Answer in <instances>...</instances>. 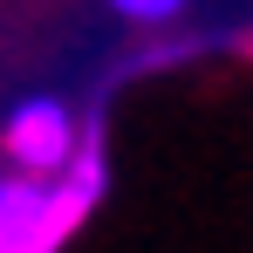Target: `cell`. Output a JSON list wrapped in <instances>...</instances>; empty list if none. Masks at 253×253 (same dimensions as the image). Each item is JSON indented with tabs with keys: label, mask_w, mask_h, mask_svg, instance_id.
<instances>
[{
	"label": "cell",
	"mask_w": 253,
	"mask_h": 253,
	"mask_svg": "<svg viewBox=\"0 0 253 253\" xmlns=\"http://www.w3.org/2000/svg\"><path fill=\"white\" fill-rule=\"evenodd\" d=\"M103 199V144L89 137L62 178H0V253H55Z\"/></svg>",
	"instance_id": "cell-1"
},
{
	"label": "cell",
	"mask_w": 253,
	"mask_h": 253,
	"mask_svg": "<svg viewBox=\"0 0 253 253\" xmlns=\"http://www.w3.org/2000/svg\"><path fill=\"white\" fill-rule=\"evenodd\" d=\"M0 144H7V158L28 171V178L48 185V178L69 171V158H76L83 137H76V117H69L62 96H28V103L7 117V137H0Z\"/></svg>",
	"instance_id": "cell-2"
},
{
	"label": "cell",
	"mask_w": 253,
	"mask_h": 253,
	"mask_svg": "<svg viewBox=\"0 0 253 253\" xmlns=\"http://www.w3.org/2000/svg\"><path fill=\"white\" fill-rule=\"evenodd\" d=\"M117 14H130V21H178L185 14V0H110Z\"/></svg>",
	"instance_id": "cell-3"
}]
</instances>
